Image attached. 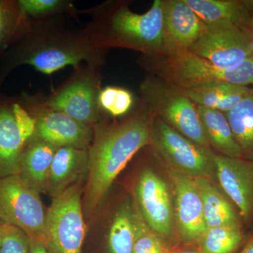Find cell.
I'll return each mask as SVG.
<instances>
[{"instance_id":"4316f807","label":"cell","mask_w":253,"mask_h":253,"mask_svg":"<svg viewBox=\"0 0 253 253\" xmlns=\"http://www.w3.org/2000/svg\"><path fill=\"white\" fill-rule=\"evenodd\" d=\"M21 15L18 6L15 8L10 1L0 0V51L4 49L11 40Z\"/></svg>"},{"instance_id":"cb8c5ba5","label":"cell","mask_w":253,"mask_h":253,"mask_svg":"<svg viewBox=\"0 0 253 253\" xmlns=\"http://www.w3.org/2000/svg\"><path fill=\"white\" fill-rule=\"evenodd\" d=\"M225 115L243 155L253 156V88Z\"/></svg>"},{"instance_id":"8992f818","label":"cell","mask_w":253,"mask_h":253,"mask_svg":"<svg viewBox=\"0 0 253 253\" xmlns=\"http://www.w3.org/2000/svg\"><path fill=\"white\" fill-rule=\"evenodd\" d=\"M150 140L176 172L197 178L208 177L215 170L214 154L210 148L196 144L156 118L151 126Z\"/></svg>"},{"instance_id":"6da1fadb","label":"cell","mask_w":253,"mask_h":253,"mask_svg":"<svg viewBox=\"0 0 253 253\" xmlns=\"http://www.w3.org/2000/svg\"><path fill=\"white\" fill-rule=\"evenodd\" d=\"M151 126L146 118H131L98 136L89 153L88 179L83 211H96L118 174L131 158L149 144Z\"/></svg>"},{"instance_id":"83f0119b","label":"cell","mask_w":253,"mask_h":253,"mask_svg":"<svg viewBox=\"0 0 253 253\" xmlns=\"http://www.w3.org/2000/svg\"><path fill=\"white\" fill-rule=\"evenodd\" d=\"M0 253H30V238L16 226L4 224Z\"/></svg>"},{"instance_id":"2e32d148","label":"cell","mask_w":253,"mask_h":253,"mask_svg":"<svg viewBox=\"0 0 253 253\" xmlns=\"http://www.w3.org/2000/svg\"><path fill=\"white\" fill-rule=\"evenodd\" d=\"M57 149L44 141L35 140L23 151L18 174L39 193L47 190L50 168Z\"/></svg>"},{"instance_id":"d4e9b609","label":"cell","mask_w":253,"mask_h":253,"mask_svg":"<svg viewBox=\"0 0 253 253\" xmlns=\"http://www.w3.org/2000/svg\"><path fill=\"white\" fill-rule=\"evenodd\" d=\"M239 228L229 226L206 228L198 243L204 253H233L242 242Z\"/></svg>"},{"instance_id":"ac0fdd59","label":"cell","mask_w":253,"mask_h":253,"mask_svg":"<svg viewBox=\"0 0 253 253\" xmlns=\"http://www.w3.org/2000/svg\"><path fill=\"white\" fill-rule=\"evenodd\" d=\"M252 89L249 86L220 82L181 90L196 106H205L226 113L235 107Z\"/></svg>"},{"instance_id":"7c38bea8","label":"cell","mask_w":253,"mask_h":253,"mask_svg":"<svg viewBox=\"0 0 253 253\" xmlns=\"http://www.w3.org/2000/svg\"><path fill=\"white\" fill-rule=\"evenodd\" d=\"M215 172L223 190L248 219L253 212V161L214 155Z\"/></svg>"},{"instance_id":"1f68e13d","label":"cell","mask_w":253,"mask_h":253,"mask_svg":"<svg viewBox=\"0 0 253 253\" xmlns=\"http://www.w3.org/2000/svg\"><path fill=\"white\" fill-rule=\"evenodd\" d=\"M30 253H50L44 244L30 239Z\"/></svg>"},{"instance_id":"52a82bcc","label":"cell","mask_w":253,"mask_h":253,"mask_svg":"<svg viewBox=\"0 0 253 253\" xmlns=\"http://www.w3.org/2000/svg\"><path fill=\"white\" fill-rule=\"evenodd\" d=\"M189 51L217 67H235L253 56L252 38L230 21L206 23Z\"/></svg>"},{"instance_id":"9c48e42d","label":"cell","mask_w":253,"mask_h":253,"mask_svg":"<svg viewBox=\"0 0 253 253\" xmlns=\"http://www.w3.org/2000/svg\"><path fill=\"white\" fill-rule=\"evenodd\" d=\"M136 197L150 229L161 237H169L172 231V206L164 180L152 169H145L136 184Z\"/></svg>"},{"instance_id":"d590c367","label":"cell","mask_w":253,"mask_h":253,"mask_svg":"<svg viewBox=\"0 0 253 253\" xmlns=\"http://www.w3.org/2000/svg\"><path fill=\"white\" fill-rule=\"evenodd\" d=\"M3 236H4V223L0 220V246L2 243Z\"/></svg>"},{"instance_id":"f1b7e54d","label":"cell","mask_w":253,"mask_h":253,"mask_svg":"<svg viewBox=\"0 0 253 253\" xmlns=\"http://www.w3.org/2000/svg\"><path fill=\"white\" fill-rule=\"evenodd\" d=\"M63 1L59 0H20L18 6L21 15L38 16L54 12L61 8Z\"/></svg>"},{"instance_id":"4dcf8cb0","label":"cell","mask_w":253,"mask_h":253,"mask_svg":"<svg viewBox=\"0 0 253 253\" xmlns=\"http://www.w3.org/2000/svg\"><path fill=\"white\" fill-rule=\"evenodd\" d=\"M133 253H168L161 240L149 229L143 233L134 245Z\"/></svg>"},{"instance_id":"7a4b0ae2","label":"cell","mask_w":253,"mask_h":253,"mask_svg":"<svg viewBox=\"0 0 253 253\" xmlns=\"http://www.w3.org/2000/svg\"><path fill=\"white\" fill-rule=\"evenodd\" d=\"M152 57L157 77L180 89L220 82L253 85V56L229 68L217 67L189 50Z\"/></svg>"},{"instance_id":"7402d4cb","label":"cell","mask_w":253,"mask_h":253,"mask_svg":"<svg viewBox=\"0 0 253 253\" xmlns=\"http://www.w3.org/2000/svg\"><path fill=\"white\" fill-rule=\"evenodd\" d=\"M184 1L206 23L230 21L246 31L252 16L244 0H184Z\"/></svg>"},{"instance_id":"f546056e","label":"cell","mask_w":253,"mask_h":253,"mask_svg":"<svg viewBox=\"0 0 253 253\" xmlns=\"http://www.w3.org/2000/svg\"><path fill=\"white\" fill-rule=\"evenodd\" d=\"M12 111L21 136L26 143L35 135L37 126L36 119L30 116L27 111L18 104H12Z\"/></svg>"},{"instance_id":"277c9868","label":"cell","mask_w":253,"mask_h":253,"mask_svg":"<svg viewBox=\"0 0 253 253\" xmlns=\"http://www.w3.org/2000/svg\"><path fill=\"white\" fill-rule=\"evenodd\" d=\"M81 182L53 199L46 213V248L50 253H81L85 237Z\"/></svg>"},{"instance_id":"e575fe53","label":"cell","mask_w":253,"mask_h":253,"mask_svg":"<svg viewBox=\"0 0 253 253\" xmlns=\"http://www.w3.org/2000/svg\"><path fill=\"white\" fill-rule=\"evenodd\" d=\"M241 253H253V241H251Z\"/></svg>"},{"instance_id":"ba28073f","label":"cell","mask_w":253,"mask_h":253,"mask_svg":"<svg viewBox=\"0 0 253 253\" xmlns=\"http://www.w3.org/2000/svg\"><path fill=\"white\" fill-rule=\"evenodd\" d=\"M115 34L125 42L151 56L164 54L163 0H156L147 12L138 14L126 7L118 9L111 20Z\"/></svg>"},{"instance_id":"9a60e30c","label":"cell","mask_w":253,"mask_h":253,"mask_svg":"<svg viewBox=\"0 0 253 253\" xmlns=\"http://www.w3.org/2000/svg\"><path fill=\"white\" fill-rule=\"evenodd\" d=\"M89 154L86 149L72 146L58 148L50 168L47 190L53 197L77 182L88 168Z\"/></svg>"},{"instance_id":"5bb4252c","label":"cell","mask_w":253,"mask_h":253,"mask_svg":"<svg viewBox=\"0 0 253 253\" xmlns=\"http://www.w3.org/2000/svg\"><path fill=\"white\" fill-rule=\"evenodd\" d=\"M98 96L96 87L88 79L74 82L46 103L50 111L64 113L83 124L94 122L97 116Z\"/></svg>"},{"instance_id":"ffe728a7","label":"cell","mask_w":253,"mask_h":253,"mask_svg":"<svg viewBox=\"0 0 253 253\" xmlns=\"http://www.w3.org/2000/svg\"><path fill=\"white\" fill-rule=\"evenodd\" d=\"M202 200L206 228L229 226L239 228L234 208L208 177L194 178Z\"/></svg>"},{"instance_id":"836d02e7","label":"cell","mask_w":253,"mask_h":253,"mask_svg":"<svg viewBox=\"0 0 253 253\" xmlns=\"http://www.w3.org/2000/svg\"><path fill=\"white\" fill-rule=\"evenodd\" d=\"M246 31L247 32L248 34H249L251 38H253V15L251 16V19H250L249 27H248Z\"/></svg>"},{"instance_id":"484cf974","label":"cell","mask_w":253,"mask_h":253,"mask_svg":"<svg viewBox=\"0 0 253 253\" xmlns=\"http://www.w3.org/2000/svg\"><path fill=\"white\" fill-rule=\"evenodd\" d=\"M99 105L113 116H123L130 110L133 104L132 95L124 88L107 86L100 91Z\"/></svg>"},{"instance_id":"e0dca14e","label":"cell","mask_w":253,"mask_h":253,"mask_svg":"<svg viewBox=\"0 0 253 253\" xmlns=\"http://www.w3.org/2000/svg\"><path fill=\"white\" fill-rule=\"evenodd\" d=\"M25 144L15 120L12 105H0V176L18 174Z\"/></svg>"},{"instance_id":"30bf717a","label":"cell","mask_w":253,"mask_h":253,"mask_svg":"<svg viewBox=\"0 0 253 253\" xmlns=\"http://www.w3.org/2000/svg\"><path fill=\"white\" fill-rule=\"evenodd\" d=\"M175 194V217L179 237L186 243L198 242L206 229L202 200L194 178L170 169Z\"/></svg>"},{"instance_id":"8d00e7d4","label":"cell","mask_w":253,"mask_h":253,"mask_svg":"<svg viewBox=\"0 0 253 253\" xmlns=\"http://www.w3.org/2000/svg\"><path fill=\"white\" fill-rule=\"evenodd\" d=\"M252 50H253V38H252Z\"/></svg>"},{"instance_id":"3957f363","label":"cell","mask_w":253,"mask_h":253,"mask_svg":"<svg viewBox=\"0 0 253 253\" xmlns=\"http://www.w3.org/2000/svg\"><path fill=\"white\" fill-rule=\"evenodd\" d=\"M141 91L156 118L190 140L209 148L196 105L179 88L159 78H148Z\"/></svg>"},{"instance_id":"5b68a950","label":"cell","mask_w":253,"mask_h":253,"mask_svg":"<svg viewBox=\"0 0 253 253\" xmlns=\"http://www.w3.org/2000/svg\"><path fill=\"white\" fill-rule=\"evenodd\" d=\"M46 212L40 193L19 174L0 179V220L19 228L30 239L46 245Z\"/></svg>"},{"instance_id":"603a6c76","label":"cell","mask_w":253,"mask_h":253,"mask_svg":"<svg viewBox=\"0 0 253 253\" xmlns=\"http://www.w3.org/2000/svg\"><path fill=\"white\" fill-rule=\"evenodd\" d=\"M87 59L83 50L66 46H48L37 50L21 58L19 63L28 64L37 71L50 75L68 66H78Z\"/></svg>"},{"instance_id":"d6986e66","label":"cell","mask_w":253,"mask_h":253,"mask_svg":"<svg viewBox=\"0 0 253 253\" xmlns=\"http://www.w3.org/2000/svg\"><path fill=\"white\" fill-rule=\"evenodd\" d=\"M196 108L209 144L222 156L242 157V150L236 141L225 113L205 106Z\"/></svg>"},{"instance_id":"8fae6325","label":"cell","mask_w":253,"mask_h":253,"mask_svg":"<svg viewBox=\"0 0 253 253\" xmlns=\"http://www.w3.org/2000/svg\"><path fill=\"white\" fill-rule=\"evenodd\" d=\"M206 26L184 0H163V54L189 50Z\"/></svg>"},{"instance_id":"d6a6232c","label":"cell","mask_w":253,"mask_h":253,"mask_svg":"<svg viewBox=\"0 0 253 253\" xmlns=\"http://www.w3.org/2000/svg\"><path fill=\"white\" fill-rule=\"evenodd\" d=\"M168 253H204L201 252L200 250L195 249H180L176 250V251H172V252Z\"/></svg>"},{"instance_id":"44dd1931","label":"cell","mask_w":253,"mask_h":253,"mask_svg":"<svg viewBox=\"0 0 253 253\" xmlns=\"http://www.w3.org/2000/svg\"><path fill=\"white\" fill-rule=\"evenodd\" d=\"M148 229L130 204L120 208L109 231L110 253H133L139 236Z\"/></svg>"},{"instance_id":"4fadbf2b","label":"cell","mask_w":253,"mask_h":253,"mask_svg":"<svg viewBox=\"0 0 253 253\" xmlns=\"http://www.w3.org/2000/svg\"><path fill=\"white\" fill-rule=\"evenodd\" d=\"M36 121L35 140L44 141L57 148L72 146L78 149H85L90 141L89 126L64 113L50 111Z\"/></svg>"}]
</instances>
